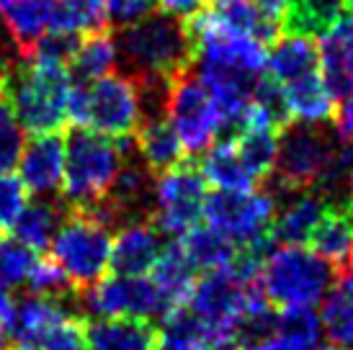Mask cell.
I'll return each instance as SVG.
<instances>
[{
  "label": "cell",
  "instance_id": "obj_38",
  "mask_svg": "<svg viewBox=\"0 0 353 350\" xmlns=\"http://www.w3.org/2000/svg\"><path fill=\"white\" fill-rule=\"evenodd\" d=\"M29 191L21 183L19 175L0 173V232L13 229L16 219L21 216L23 206L29 204Z\"/></svg>",
  "mask_w": 353,
  "mask_h": 350
},
{
  "label": "cell",
  "instance_id": "obj_42",
  "mask_svg": "<svg viewBox=\"0 0 353 350\" xmlns=\"http://www.w3.org/2000/svg\"><path fill=\"white\" fill-rule=\"evenodd\" d=\"M335 129H338L341 139L353 145V90L345 93L343 101H341V108L335 111Z\"/></svg>",
  "mask_w": 353,
  "mask_h": 350
},
{
  "label": "cell",
  "instance_id": "obj_9",
  "mask_svg": "<svg viewBox=\"0 0 353 350\" xmlns=\"http://www.w3.org/2000/svg\"><path fill=\"white\" fill-rule=\"evenodd\" d=\"M111 243L108 224L85 212H72L52 237V260L75 286L85 289L111 268Z\"/></svg>",
  "mask_w": 353,
  "mask_h": 350
},
{
  "label": "cell",
  "instance_id": "obj_43",
  "mask_svg": "<svg viewBox=\"0 0 353 350\" xmlns=\"http://www.w3.org/2000/svg\"><path fill=\"white\" fill-rule=\"evenodd\" d=\"M16 309H19V299L13 296V291H0V325L8 332L16 320Z\"/></svg>",
  "mask_w": 353,
  "mask_h": 350
},
{
  "label": "cell",
  "instance_id": "obj_41",
  "mask_svg": "<svg viewBox=\"0 0 353 350\" xmlns=\"http://www.w3.org/2000/svg\"><path fill=\"white\" fill-rule=\"evenodd\" d=\"M209 0H155V6L160 8V13H168L173 19L188 23L191 19H196L199 13L206 8Z\"/></svg>",
  "mask_w": 353,
  "mask_h": 350
},
{
  "label": "cell",
  "instance_id": "obj_45",
  "mask_svg": "<svg viewBox=\"0 0 353 350\" xmlns=\"http://www.w3.org/2000/svg\"><path fill=\"white\" fill-rule=\"evenodd\" d=\"M0 350H8V330L0 325Z\"/></svg>",
  "mask_w": 353,
  "mask_h": 350
},
{
  "label": "cell",
  "instance_id": "obj_19",
  "mask_svg": "<svg viewBox=\"0 0 353 350\" xmlns=\"http://www.w3.org/2000/svg\"><path fill=\"white\" fill-rule=\"evenodd\" d=\"M284 196V204L281 209H276L274 224H271V243L310 245V237H312L327 201L314 191H292Z\"/></svg>",
  "mask_w": 353,
  "mask_h": 350
},
{
  "label": "cell",
  "instance_id": "obj_20",
  "mask_svg": "<svg viewBox=\"0 0 353 350\" xmlns=\"http://www.w3.org/2000/svg\"><path fill=\"white\" fill-rule=\"evenodd\" d=\"M312 250L327 260L335 271H348L353 265V209L343 201L325 206L320 222L310 237Z\"/></svg>",
  "mask_w": 353,
  "mask_h": 350
},
{
  "label": "cell",
  "instance_id": "obj_37",
  "mask_svg": "<svg viewBox=\"0 0 353 350\" xmlns=\"http://www.w3.org/2000/svg\"><path fill=\"white\" fill-rule=\"evenodd\" d=\"M21 150H23V129L10 108L6 88L0 83V173H8L19 163Z\"/></svg>",
  "mask_w": 353,
  "mask_h": 350
},
{
  "label": "cell",
  "instance_id": "obj_32",
  "mask_svg": "<svg viewBox=\"0 0 353 350\" xmlns=\"http://www.w3.org/2000/svg\"><path fill=\"white\" fill-rule=\"evenodd\" d=\"M157 350H222L204 322L194 317L188 307L168 311L163 332L157 335Z\"/></svg>",
  "mask_w": 353,
  "mask_h": 350
},
{
  "label": "cell",
  "instance_id": "obj_16",
  "mask_svg": "<svg viewBox=\"0 0 353 350\" xmlns=\"http://www.w3.org/2000/svg\"><path fill=\"white\" fill-rule=\"evenodd\" d=\"M163 253V234L148 219L124 222L111 243V268L121 276H145Z\"/></svg>",
  "mask_w": 353,
  "mask_h": 350
},
{
  "label": "cell",
  "instance_id": "obj_44",
  "mask_svg": "<svg viewBox=\"0 0 353 350\" xmlns=\"http://www.w3.org/2000/svg\"><path fill=\"white\" fill-rule=\"evenodd\" d=\"M255 3H258V6H261V8H263L265 13H268V16H274V19H279V16L284 13L286 6H289L292 0H255Z\"/></svg>",
  "mask_w": 353,
  "mask_h": 350
},
{
  "label": "cell",
  "instance_id": "obj_5",
  "mask_svg": "<svg viewBox=\"0 0 353 350\" xmlns=\"http://www.w3.org/2000/svg\"><path fill=\"white\" fill-rule=\"evenodd\" d=\"M333 281V265L304 245H276L261 255L258 289L279 309H314Z\"/></svg>",
  "mask_w": 353,
  "mask_h": 350
},
{
  "label": "cell",
  "instance_id": "obj_15",
  "mask_svg": "<svg viewBox=\"0 0 353 350\" xmlns=\"http://www.w3.org/2000/svg\"><path fill=\"white\" fill-rule=\"evenodd\" d=\"M16 167L29 194L54 196L65 178V139L57 132L37 134L29 145H23Z\"/></svg>",
  "mask_w": 353,
  "mask_h": 350
},
{
  "label": "cell",
  "instance_id": "obj_36",
  "mask_svg": "<svg viewBox=\"0 0 353 350\" xmlns=\"http://www.w3.org/2000/svg\"><path fill=\"white\" fill-rule=\"evenodd\" d=\"M37 265V255L19 240L0 237V291H16L23 283H29V276Z\"/></svg>",
  "mask_w": 353,
  "mask_h": 350
},
{
  "label": "cell",
  "instance_id": "obj_29",
  "mask_svg": "<svg viewBox=\"0 0 353 350\" xmlns=\"http://www.w3.org/2000/svg\"><path fill=\"white\" fill-rule=\"evenodd\" d=\"M119 59V47L117 39L108 34V31H93V34H85L80 37L78 47L70 57L68 68L70 75H75L83 83H93V80L103 78V75H111L114 68H117Z\"/></svg>",
  "mask_w": 353,
  "mask_h": 350
},
{
  "label": "cell",
  "instance_id": "obj_34",
  "mask_svg": "<svg viewBox=\"0 0 353 350\" xmlns=\"http://www.w3.org/2000/svg\"><path fill=\"white\" fill-rule=\"evenodd\" d=\"M345 0H292L281 13V29L299 37H320L343 16Z\"/></svg>",
  "mask_w": 353,
  "mask_h": 350
},
{
  "label": "cell",
  "instance_id": "obj_27",
  "mask_svg": "<svg viewBox=\"0 0 353 350\" xmlns=\"http://www.w3.org/2000/svg\"><path fill=\"white\" fill-rule=\"evenodd\" d=\"M320 304L323 309L317 317L323 325V335L333 345L353 348V273L341 271V278L333 281Z\"/></svg>",
  "mask_w": 353,
  "mask_h": 350
},
{
  "label": "cell",
  "instance_id": "obj_39",
  "mask_svg": "<svg viewBox=\"0 0 353 350\" xmlns=\"http://www.w3.org/2000/svg\"><path fill=\"white\" fill-rule=\"evenodd\" d=\"M26 286L37 296H70L72 294L70 291L72 281L62 273V268L54 260H37Z\"/></svg>",
  "mask_w": 353,
  "mask_h": 350
},
{
  "label": "cell",
  "instance_id": "obj_46",
  "mask_svg": "<svg viewBox=\"0 0 353 350\" xmlns=\"http://www.w3.org/2000/svg\"><path fill=\"white\" fill-rule=\"evenodd\" d=\"M345 194H348V201H351V209H353V173H351V181H348V191H345Z\"/></svg>",
  "mask_w": 353,
  "mask_h": 350
},
{
  "label": "cell",
  "instance_id": "obj_25",
  "mask_svg": "<svg viewBox=\"0 0 353 350\" xmlns=\"http://www.w3.org/2000/svg\"><path fill=\"white\" fill-rule=\"evenodd\" d=\"M201 175L214 191H248L255 188V175L248 170L237 152L235 139L214 142L206 152H201Z\"/></svg>",
  "mask_w": 353,
  "mask_h": 350
},
{
  "label": "cell",
  "instance_id": "obj_1",
  "mask_svg": "<svg viewBox=\"0 0 353 350\" xmlns=\"http://www.w3.org/2000/svg\"><path fill=\"white\" fill-rule=\"evenodd\" d=\"M10 108L21 129L29 134H52L68 121V106L72 96V75L65 62L41 54H29L10 62L0 72Z\"/></svg>",
  "mask_w": 353,
  "mask_h": 350
},
{
  "label": "cell",
  "instance_id": "obj_4",
  "mask_svg": "<svg viewBox=\"0 0 353 350\" xmlns=\"http://www.w3.org/2000/svg\"><path fill=\"white\" fill-rule=\"evenodd\" d=\"M119 54L142 83L165 85L191 65V34L183 21L168 13H150L124 26L117 37Z\"/></svg>",
  "mask_w": 353,
  "mask_h": 350
},
{
  "label": "cell",
  "instance_id": "obj_18",
  "mask_svg": "<svg viewBox=\"0 0 353 350\" xmlns=\"http://www.w3.org/2000/svg\"><path fill=\"white\" fill-rule=\"evenodd\" d=\"M320 75L335 98L353 90V13L341 16L333 26L320 34L317 44Z\"/></svg>",
  "mask_w": 353,
  "mask_h": 350
},
{
  "label": "cell",
  "instance_id": "obj_48",
  "mask_svg": "<svg viewBox=\"0 0 353 350\" xmlns=\"http://www.w3.org/2000/svg\"><path fill=\"white\" fill-rule=\"evenodd\" d=\"M345 3H348V6H351V8H353V0H345Z\"/></svg>",
  "mask_w": 353,
  "mask_h": 350
},
{
  "label": "cell",
  "instance_id": "obj_35",
  "mask_svg": "<svg viewBox=\"0 0 353 350\" xmlns=\"http://www.w3.org/2000/svg\"><path fill=\"white\" fill-rule=\"evenodd\" d=\"M108 23L106 0H57V29L68 34H93Z\"/></svg>",
  "mask_w": 353,
  "mask_h": 350
},
{
  "label": "cell",
  "instance_id": "obj_21",
  "mask_svg": "<svg viewBox=\"0 0 353 350\" xmlns=\"http://www.w3.org/2000/svg\"><path fill=\"white\" fill-rule=\"evenodd\" d=\"M134 152H137L139 163L152 175H160L170 167L181 165L183 155H186L181 139L163 114H150L142 121V127L137 129V139H134Z\"/></svg>",
  "mask_w": 353,
  "mask_h": 350
},
{
  "label": "cell",
  "instance_id": "obj_24",
  "mask_svg": "<svg viewBox=\"0 0 353 350\" xmlns=\"http://www.w3.org/2000/svg\"><path fill=\"white\" fill-rule=\"evenodd\" d=\"M265 72L279 85H289V83L304 80L310 75H317L320 57H317L314 41L310 37H299V34H286L284 39H276L274 47L268 49Z\"/></svg>",
  "mask_w": 353,
  "mask_h": 350
},
{
  "label": "cell",
  "instance_id": "obj_8",
  "mask_svg": "<svg viewBox=\"0 0 353 350\" xmlns=\"http://www.w3.org/2000/svg\"><path fill=\"white\" fill-rule=\"evenodd\" d=\"M163 116L188 155H201L222 134V116L209 88L183 70L163 88Z\"/></svg>",
  "mask_w": 353,
  "mask_h": 350
},
{
  "label": "cell",
  "instance_id": "obj_11",
  "mask_svg": "<svg viewBox=\"0 0 353 350\" xmlns=\"http://www.w3.org/2000/svg\"><path fill=\"white\" fill-rule=\"evenodd\" d=\"M206 196L209 185L199 167L188 163L170 167L152 183V224L160 234L183 237L204 216Z\"/></svg>",
  "mask_w": 353,
  "mask_h": 350
},
{
  "label": "cell",
  "instance_id": "obj_31",
  "mask_svg": "<svg viewBox=\"0 0 353 350\" xmlns=\"http://www.w3.org/2000/svg\"><path fill=\"white\" fill-rule=\"evenodd\" d=\"M219 23L227 29L243 31L248 37H255L263 44H274L279 37V23L274 16H268L255 0H216L214 8H209Z\"/></svg>",
  "mask_w": 353,
  "mask_h": 350
},
{
  "label": "cell",
  "instance_id": "obj_28",
  "mask_svg": "<svg viewBox=\"0 0 353 350\" xmlns=\"http://www.w3.org/2000/svg\"><path fill=\"white\" fill-rule=\"evenodd\" d=\"M284 132V129H281ZM281 132L268 124H258L245 119L243 127L235 132V145L237 152L243 157L248 170L255 175V181L274 175L276 155H279V136Z\"/></svg>",
  "mask_w": 353,
  "mask_h": 350
},
{
  "label": "cell",
  "instance_id": "obj_30",
  "mask_svg": "<svg viewBox=\"0 0 353 350\" xmlns=\"http://www.w3.org/2000/svg\"><path fill=\"white\" fill-rule=\"evenodd\" d=\"M181 247L188 255V260L194 262V268L201 271H225L235 262L240 247L232 245L225 234H219L216 229L206 227H191L183 237H181Z\"/></svg>",
  "mask_w": 353,
  "mask_h": 350
},
{
  "label": "cell",
  "instance_id": "obj_22",
  "mask_svg": "<svg viewBox=\"0 0 353 350\" xmlns=\"http://www.w3.org/2000/svg\"><path fill=\"white\" fill-rule=\"evenodd\" d=\"M85 350H157V332L150 320H93L85 325Z\"/></svg>",
  "mask_w": 353,
  "mask_h": 350
},
{
  "label": "cell",
  "instance_id": "obj_12",
  "mask_svg": "<svg viewBox=\"0 0 353 350\" xmlns=\"http://www.w3.org/2000/svg\"><path fill=\"white\" fill-rule=\"evenodd\" d=\"M333 145L335 136L327 134L325 127L289 124L279 136V155L274 167L276 194L314 191L330 160Z\"/></svg>",
  "mask_w": 353,
  "mask_h": 350
},
{
  "label": "cell",
  "instance_id": "obj_7",
  "mask_svg": "<svg viewBox=\"0 0 353 350\" xmlns=\"http://www.w3.org/2000/svg\"><path fill=\"white\" fill-rule=\"evenodd\" d=\"M10 335L16 350H85V322L72 294L19 299Z\"/></svg>",
  "mask_w": 353,
  "mask_h": 350
},
{
  "label": "cell",
  "instance_id": "obj_2",
  "mask_svg": "<svg viewBox=\"0 0 353 350\" xmlns=\"http://www.w3.org/2000/svg\"><path fill=\"white\" fill-rule=\"evenodd\" d=\"M148 83L134 75H103V78L72 88L68 119L75 127H85L111 139H129L148 119Z\"/></svg>",
  "mask_w": 353,
  "mask_h": 350
},
{
  "label": "cell",
  "instance_id": "obj_47",
  "mask_svg": "<svg viewBox=\"0 0 353 350\" xmlns=\"http://www.w3.org/2000/svg\"><path fill=\"white\" fill-rule=\"evenodd\" d=\"M320 350H353V348H345V345H333V348H320Z\"/></svg>",
  "mask_w": 353,
  "mask_h": 350
},
{
  "label": "cell",
  "instance_id": "obj_40",
  "mask_svg": "<svg viewBox=\"0 0 353 350\" xmlns=\"http://www.w3.org/2000/svg\"><path fill=\"white\" fill-rule=\"evenodd\" d=\"M155 10V0H106V16L117 26H132Z\"/></svg>",
  "mask_w": 353,
  "mask_h": 350
},
{
  "label": "cell",
  "instance_id": "obj_23",
  "mask_svg": "<svg viewBox=\"0 0 353 350\" xmlns=\"http://www.w3.org/2000/svg\"><path fill=\"white\" fill-rule=\"evenodd\" d=\"M286 93V106H289V119L292 124H304V127H327L335 119L338 111V98L325 85L323 75H310L304 80L281 85Z\"/></svg>",
  "mask_w": 353,
  "mask_h": 350
},
{
  "label": "cell",
  "instance_id": "obj_10",
  "mask_svg": "<svg viewBox=\"0 0 353 350\" xmlns=\"http://www.w3.org/2000/svg\"><path fill=\"white\" fill-rule=\"evenodd\" d=\"M279 198L274 191H214L206 196V224L237 247H265Z\"/></svg>",
  "mask_w": 353,
  "mask_h": 350
},
{
  "label": "cell",
  "instance_id": "obj_6",
  "mask_svg": "<svg viewBox=\"0 0 353 350\" xmlns=\"http://www.w3.org/2000/svg\"><path fill=\"white\" fill-rule=\"evenodd\" d=\"M188 311L204 322L222 350H235L240 342V330L255 311L268 307L258 281L248 278L235 268L206 271L196 278L188 296Z\"/></svg>",
  "mask_w": 353,
  "mask_h": 350
},
{
  "label": "cell",
  "instance_id": "obj_26",
  "mask_svg": "<svg viewBox=\"0 0 353 350\" xmlns=\"http://www.w3.org/2000/svg\"><path fill=\"white\" fill-rule=\"evenodd\" d=\"M152 281L160 289V294L165 296L170 311L178 307H186L188 296L194 291V283H196V268L188 260V255L183 253L181 245L163 247L160 258L152 265Z\"/></svg>",
  "mask_w": 353,
  "mask_h": 350
},
{
  "label": "cell",
  "instance_id": "obj_13",
  "mask_svg": "<svg viewBox=\"0 0 353 350\" xmlns=\"http://www.w3.org/2000/svg\"><path fill=\"white\" fill-rule=\"evenodd\" d=\"M78 304L80 311H85L93 320H111V317L152 320V317H165L170 311L165 296L160 294L152 278L121 276V273L85 286Z\"/></svg>",
  "mask_w": 353,
  "mask_h": 350
},
{
  "label": "cell",
  "instance_id": "obj_17",
  "mask_svg": "<svg viewBox=\"0 0 353 350\" xmlns=\"http://www.w3.org/2000/svg\"><path fill=\"white\" fill-rule=\"evenodd\" d=\"M323 325L314 309H279L271 330L240 345V350H320Z\"/></svg>",
  "mask_w": 353,
  "mask_h": 350
},
{
  "label": "cell",
  "instance_id": "obj_3",
  "mask_svg": "<svg viewBox=\"0 0 353 350\" xmlns=\"http://www.w3.org/2000/svg\"><path fill=\"white\" fill-rule=\"evenodd\" d=\"M134 152L129 139H111L85 127H75L65 139L62 191L72 212H85L103 201L124 160Z\"/></svg>",
  "mask_w": 353,
  "mask_h": 350
},
{
  "label": "cell",
  "instance_id": "obj_33",
  "mask_svg": "<svg viewBox=\"0 0 353 350\" xmlns=\"http://www.w3.org/2000/svg\"><path fill=\"white\" fill-rule=\"evenodd\" d=\"M65 222V212L57 201H47V198H39L34 204H26L21 216L13 224V232H16V240L23 243L26 247H31L34 253L37 250H44L52 245V237L57 234L59 224Z\"/></svg>",
  "mask_w": 353,
  "mask_h": 350
},
{
  "label": "cell",
  "instance_id": "obj_14",
  "mask_svg": "<svg viewBox=\"0 0 353 350\" xmlns=\"http://www.w3.org/2000/svg\"><path fill=\"white\" fill-rule=\"evenodd\" d=\"M0 21L19 57L57 31V0H0Z\"/></svg>",
  "mask_w": 353,
  "mask_h": 350
}]
</instances>
